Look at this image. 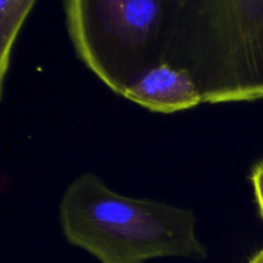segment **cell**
<instances>
[{"label":"cell","instance_id":"obj_1","mask_svg":"<svg viewBox=\"0 0 263 263\" xmlns=\"http://www.w3.org/2000/svg\"><path fill=\"white\" fill-rule=\"evenodd\" d=\"M59 221L67 241L100 263H144L167 257L202 261L208 256L197 236L193 211L125 197L90 172L67 187Z\"/></svg>","mask_w":263,"mask_h":263},{"label":"cell","instance_id":"obj_2","mask_svg":"<svg viewBox=\"0 0 263 263\" xmlns=\"http://www.w3.org/2000/svg\"><path fill=\"white\" fill-rule=\"evenodd\" d=\"M164 63L190 72L204 103L263 98V0H180Z\"/></svg>","mask_w":263,"mask_h":263},{"label":"cell","instance_id":"obj_3","mask_svg":"<svg viewBox=\"0 0 263 263\" xmlns=\"http://www.w3.org/2000/svg\"><path fill=\"white\" fill-rule=\"evenodd\" d=\"M180 0H64L77 55L112 91L122 92L163 63Z\"/></svg>","mask_w":263,"mask_h":263},{"label":"cell","instance_id":"obj_4","mask_svg":"<svg viewBox=\"0 0 263 263\" xmlns=\"http://www.w3.org/2000/svg\"><path fill=\"white\" fill-rule=\"evenodd\" d=\"M122 97L152 112L174 113L204 103L190 72L161 63L141 73Z\"/></svg>","mask_w":263,"mask_h":263},{"label":"cell","instance_id":"obj_5","mask_svg":"<svg viewBox=\"0 0 263 263\" xmlns=\"http://www.w3.org/2000/svg\"><path fill=\"white\" fill-rule=\"evenodd\" d=\"M36 0H14L13 14L9 26L4 32L0 33V64L3 67L9 66L10 54L17 36L25 23L26 18L30 14L31 9L35 5Z\"/></svg>","mask_w":263,"mask_h":263},{"label":"cell","instance_id":"obj_6","mask_svg":"<svg viewBox=\"0 0 263 263\" xmlns=\"http://www.w3.org/2000/svg\"><path fill=\"white\" fill-rule=\"evenodd\" d=\"M252 182H253L254 193H256V199L258 202L259 212L263 218V161L258 162V163L254 166L253 171H252L251 176Z\"/></svg>","mask_w":263,"mask_h":263},{"label":"cell","instance_id":"obj_7","mask_svg":"<svg viewBox=\"0 0 263 263\" xmlns=\"http://www.w3.org/2000/svg\"><path fill=\"white\" fill-rule=\"evenodd\" d=\"M248 263H263V248L261 249V251L257 252V253L254 254L251 259H249Z\"/></svg>","mask_w":263,"mask_h":263}]
</instances>
